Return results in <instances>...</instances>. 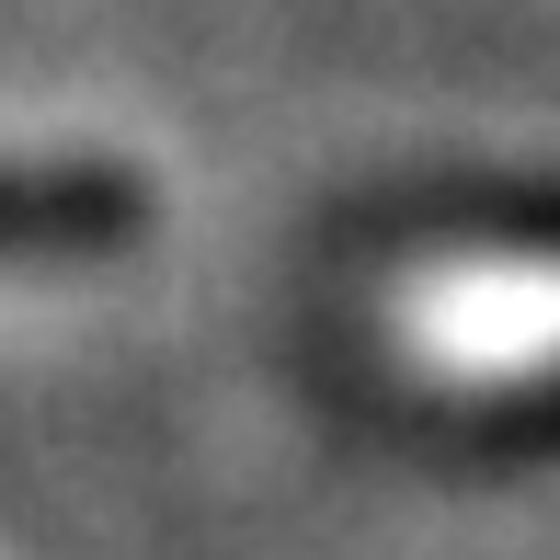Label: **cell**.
Here are the masks:
<instances>
[{
	"mask_svg": "<svg viewBox=\"0 0 560 560\" xmlns=\"http://www.w3.org/2000/svg\"><path fill=\"white\" fill-rule=\"evenodd\" d=\"M412 241L435 252H492V264H560V184H515V172H480V184H423L389 207Z\"/></svg>",
	"mask_w": 560,
	"mask_h": 560,
	"instance_id": "3957f363",
	"label": "cell"
},
{
	"mask_svg": "<svg viewBox=\"0 0 560 560\" xmlns=\"http://www.w3.org/2000/svg\"><path fill=\"white\" fill-rule=\"evenodd\" d=\"M149 218L126 161H0V264H104Z\"/></svg>",
	"mask_w": 560,
	"mask_h": 560,
	"instance_id": "6da1fadb",
	"label": "cell"
},
{
	"mask_svg": "<svg viewBox=\"0 0 560 560\" xmlns=\"http://www.w3.org/2000/svg\"><path fill=\"white\" fill-rule=\"evenodd\" d=\"M412 446L435 457V469H560V366L492 377V389H469V400H423Z\"/></svg>",
	"mask_w": 560,
	"mask_h": 560,
	"instance_id": "7a4b0ae2",
	"label": "cell"
}]
</instances>
